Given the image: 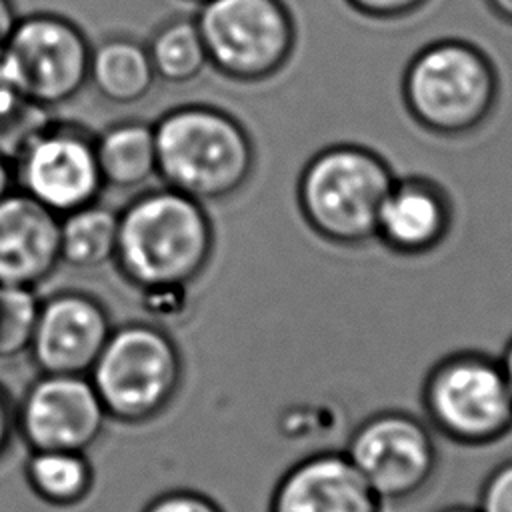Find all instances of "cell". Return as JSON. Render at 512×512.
I'll list each match as a JSON object with an SVG mask.
<instances>
[{"label": "cell", "instance_id": "3", "mask_svg": "<svg viewBox=\"0 0 512 512\" xmlns=\"http://www.w3.org/2000/svg\"><path fill=\"white\" fill-rule=\"evenodd\" d=\"M156 176L202 204L224 200L252 178L256 148L246 126L212 104H182L156 122Z\"/></svg>", "mask_w": 512, "mask_h": 512}, {"label": "cell", "instance_id": "9", "mask_svg": "<svg viewBox=\"0 0 512 512\" xmlns=\"http://www.w3.org/2000/svg\"><path fill=\"white\" fill-rule=\"evenodd\" d=\"M92 44L66 16L36 12L18 18L2 48L20 94L42 108H56L88 84Z\"/></svg>", "mask_w": 512, "mask_h": 512}, {"label": "cell", "instance_id": "2", "mask_svg": "<svg viewBox=\"0 0 512 512\" xmlns=\"http://www.w3.org/2000/svg\"><path fill=\"white\" fill-rule=\"evenodd\" d=\"M500 72L476 42L444 36L420 46L400 76L408 118L426 134L460 140L480 132L500 102Z\"/></svg>", "mask_w": 512, "mask_h": 512}, {"label": "cell", "instance_id": "30", "mask_svg": "<svg viewBox=\"0 0 512 512\" xmlns=\"http://www.w3.org/2000/svg\"><path fill=\"white\" fill-rule=\"evenodd\" d=\"M500 364H502V370L506 374V380H508V386H510V392H512V336L508 338V342L504 344V350L502 354L498 356Z\"/></svg>", "mask_w": 512, "mask_h": 512}, {"label": "cell", "instance_id": "6", "mask_svg": "<svg viewBox=\"0 0 512 512\" xmlns=\"http://www.w3.org/2000/svg\"><path fill=\"white\" fill-rule=\"evenodd\" d=\"M88 378L108 418L140 424L162 414L182 382L176 342L154 324L112 330Z\"/></svg>", "mask_w": 512, "mask_h": 512}, {"label": "cell", "instance_id": "14", "mask_svg": "<svg viewBox=\"0 0 512 512\" xmlns=\"http://www.w3.org/2000/svg\"><path fill=\"white\" fill-rule=\"evenodd\" d=\"M384 502L344 452H314L276 482L268 512H382Z\"/></svg>", "mask_w": 512, "mask_h": 512}, {"label": "cell", "instance_id": "31", "mask_svg": "<svg viewBox=\"0 0 512 512\" xmlns=\"http://www.w3.org/2000/svg\"><path fill=\"white\" fill-rule=\"evenodd\" d=\"M436 512H478L476 506H464V504H452V506H444Z\"/></svg>", "mask_w": 512, "mask_h": 512}, {"label": "cell", "instance_id": "27", "mask_svg": "<svg viewBox=\"0 0 512 512\" xmlns=\"http://www.w3.org/2000/svg\"><path fill=\"white\" fill-rule=\"evenodd\" d=\"M18 14L14 8L12 0H0V50L4 48V44L8 42L16 22H18Z\"/></svg>", "mask_w": 512, "mask_h": 512}, {"label": "cell", "instance_id": "26", "mask_svg": "<svg viewBox=\"0 0 512 512\" xmlns=\"http://www.w3.org/2000/svg\"><path fill=\"white\" fill-rule=\"evenodd\" d=\"M14 428H16V414L10 408L6 392L0 388V456L8 448Z\"/></svg>", "mask_w": 512, "mask_h": 512}, {"label": "cell", "instance_id": "18", "mask_svg": "<svg viewBox=\"0 0 512 512\" xmlns=\"http://www.w3.org/2000/svg\"><path fill=\"white\" fill-rule=\"evenodd\" d=\"M118 212L92 202L60 216V262L96 270L114 262Z\"/></svg>", "mask_w": 512, "mask_h": 512}, {"label": "cell", "instance_id": "10", "mask_svg": "<svg viewBox=\"0 0 512 512\" xmlns=\"http://www.w3.org/2000/svg\"><path fill=\"white\" fill-rule=\"evenodd\" d=\"M14 182L58 216L98 202L104 182L94 136L78 124L52 120L14 158Z\"/></svg>", "mask_w": 512, "mask_h": 512}, {"label": "cell", "instance_id": "7", "mask_svg": "<svg viewBox=\"0 0 512 512\" xmlns=\"http://www.w3.org/2000/svg\"><path fill=\"white\" fill-rule=\"evenodd\" d=\"M194 20L208 64L234 82L274 78L296 50L298 28L284 0H206Z\"/></svg>", "mask_w": 512, "mask_h": 512}, {"label": "cell", "instance_id": "25", "mask_svg": "<svg viewBox=\"0 0 512 512\" xmlns=\"http://www.w3.org/2000/svg\"><path fill=\"white\" fill-rule=\"evenodd\" d=\"M24 102L26 98L16 88L0 50V126L8 122L24 106Z\"/></svg>", "mask_w": 512, "mask_h": 512}, {"label": "cell", "instance_id": "5", "mask_svg": "<svg viewBox=\"0 0 512 512\" xmlns=\"http://www.w3.org/2000/svg\"><path fill=\"white\" fill-rule=\"evenodd\" d=\"M422 418L436 436L488 448L512 434V392L498 358L454 350L438 358L420 386Z\"/></svg>", "mask_w": 512, "mask_h": 512}, {"label": "cell", "instance_id": "11", "mask_svg": "<svg viewBox=\"0 0 512 512\" xmlns=\"http://www.w3.org/2000/svg\"><path fill=\"white\" fill-rule=\"evenodd\" d=\"M108 414L88 376L42 374L16 410V428L30 450L86 452L104 432Z\"/></svg>", "mask_w": 512, "mask_h": 512}, {"label": "cell", "instance_id": "24", "mask_svg": "<svg viewBox=\"0 0 512 512\" xmlns=\"http://www.w3.org/2000/svg\"><path fill=\"white\" fill-rule=\"evenodd\" d=\"M144 512H222L208 496L192 490H172L154 498Z\"/></svg>", "mask_w": 512, "mask_h": 512}, {"label": "cell", "instance_id": "13", "mask_svg": "<svg viewBox=\"0 0 512 512\" xmlns=\"http://www.w3.org/2000/svg\"><path fill=\"white\" fill-rule=\"evenodd\" d=\"M454 200L428 174H396L376 218L374 242L400 258L436 252L454 228Z\"/></svg>", "mask_w": 512, "mask_h": 512}, {"label": "cell", "instance_id": "16", "mask_svg": "<svg viewBox=\"0 0 512 512\" xmlns=\"http://www.w3.org/2000/svg\"><path fill=\"white\" fill-rule=\"evenodd\" d=\"M154 80L146 44L128 36H110L92 46L88 82L106 102L136 104L150 94Z\"/></svg>", "mask_w": 512, "mask_h": 512}, {"label": "cell", "instance_id": "12", "mask_svg": "<svg viewBox=\"0 0 512 512\" xmlns=\"http://www.w3.org/2000/svg\"><path fill=\"white\" fill-rule=\"evenodd\" d=\"M110 334V316L98 298L58 292L40 300L30 354L42 374L88 376Z\"/></svg>", "mask_w": 512, "mask_h": 512}, {"label": "cell", "instance_id": "22", "mask_svg": "<svg viewBox=\"0 0 512 512\" xmlns=\"http://www.w3.org/2000/svg\"><path fill=\"white\" fill-rule=\"evenodd\" d=\"M478 512H512V458L496 464L482 480Z\"/></svg>", "mask_w": 512, "mask_h": 512}, {"label": "cell", "instance_id": "28", "mask_svg": "<svg viewBox=\"0 0 512 512\" xmlns=\"http://www.w3.org/2000/svg\"><path fill=\"white\" fill-rule=\"evenodd\" d=\"M16 188L14 162L0 150V200Z\"/></svg>", "mask_w": 512, "mask_h": 512}, {"label": "cell", "instance_id": "19", "mask_svg": "<svg viewBox=\"0 0 512 512\" xmlns=\"http://www.w3.org/2000/svg\"><path fill=\"white\" fill-rule=\"evenodd\" d=\"M26 482L42 502L70 508L88 498L94 486V470L86 452L32 450L26 462Z\"/></svg>", "mask_w": 512, "mask_h": 512}, {"label": "cell", "instance_id": "21", "mask_svg": "<svg viewBox=\"0 0 512 512\" xmlns=\"http://www.w3.org/2000/svg\"><path fill=\"white\" fill-rule=\"evenodd\" d=\"M38 310L34 288L0 284V360L30 352Z\"/></svg>", "mask_w": 512, "mask_h": 512}, {"label": "cell", "instance_id": "20", "mask_svg": "<svg viewBox=\"0 0 512 512\" xmlns=\"http://www.w3.org/2000/svg\"><path fill=\"white\" fill-rule=\"evenodd\" d=\"M156 78L186 84L208 66L206 48L194 18H172L160 24L146 44Z\"/></svg>", "mask_w": 512, "mask_h": 512}, {"label": "cell", "instance_id": "29", "mask_svg": "<svg viewBox=\"0 0 512 512\" xmlns=\"http://www.w3.org/2000/svg\"><path fill=\"white\" fill-rule=\"evenodd\" d=\"M482 2L498 22L512 28V0H482Z\"/></svg>", "mask_w": 512, "mask_h": 512}, {"label": "cell", "instance_id": "4", "mask_svg": "<svg viewBox=\"0 0 512 512\" xmlns=\"http://www.w3.org/2000/svg\"><path fill=\"white\" fill-rule=\"evenodd\" d=\"M396 172L388 158L362 142L316 150L296 180V204L306 226L338 248L374 242L380 204Z\"/></svg>", "mask_w": 512, "mask_h": 512}, {"label": "cell", "instance_id": "32", "mask_svg": "<svg viewBox=\"0 0 512 512\" xmlns=\"http://www.w3.org/2000/svg\"><path fill=\"white\" fill-rule=\"evenodd\" d=\"M188 2H196V4H202V2H206V0H188Z\"/></svg>", "mask_w": 512, "mask_h": 512}, {"label": "cell", "instance_id": "23", "mask_svg": "<svg viewBox=\"0 0 512 512\" xmlns=\"http://www.w3.org/2000/svg\"><path fill=\"white\" fill-rule=\"evenodd\" d=\"M432 0H344L358 16L372 22H398L422 12Z\"/></svg>", "mask_w": 512, "mask_h": 512}, {"label": "cell", "instance_id": "8", "mask_svg": "<svg viewBox=\"0 0 512 512\" xmlns=\"http://www.w3.org/2000/svg\"><path fill=\"white\" fill-rule=\"evenodd\" d=\"M384 504L424 494L440 466L436 434L424 418L406 410H378L350 432L342 450Z\"/></svg>", "mask_w": 512, "mask_h": 512}, {"label": "cell", "instance_id": "17", "mask_svg": "<svg viewBox=\"0 0 512 512\" xmlns=\"http://www.w3.org/2000/svg\"><path fill=\"white\" fill-rule=\"evenodd\" d=\"M104 186L134 190L156 176L154 128L144 120H120L94 136Z\"/></svg>", "mask_w": 512, "mask_h": 512}, {"label": "cell", "instance_id": "15", "mask_svg": "<svg viewBox=\"0 0 512 512\" xmlns=\"http://www.w3.org/2000/svg\"><path fill=\"white\" fill-rule=\"evenodd\" d=\"M60 264V216L14 188L0 200V284L36 288Z\"/></svg>", "mask_w": 512, "mask_h": 512}, {"label": "cell", "instance_id": "1", "mask_svg": "<svg viewBox=\"0 0 512 512\" xmlns=\"http://www.w3.org/2000/svg\"><path fill=\"white\" fill-rule=\"evenodd\" d=\"M212 248L204 204L174 188L144 190L118 212L114 264L140 292L188 288L206 270Z\"/></svg>", "mask_w": 512, "mask_h": 512}]
</instances>
